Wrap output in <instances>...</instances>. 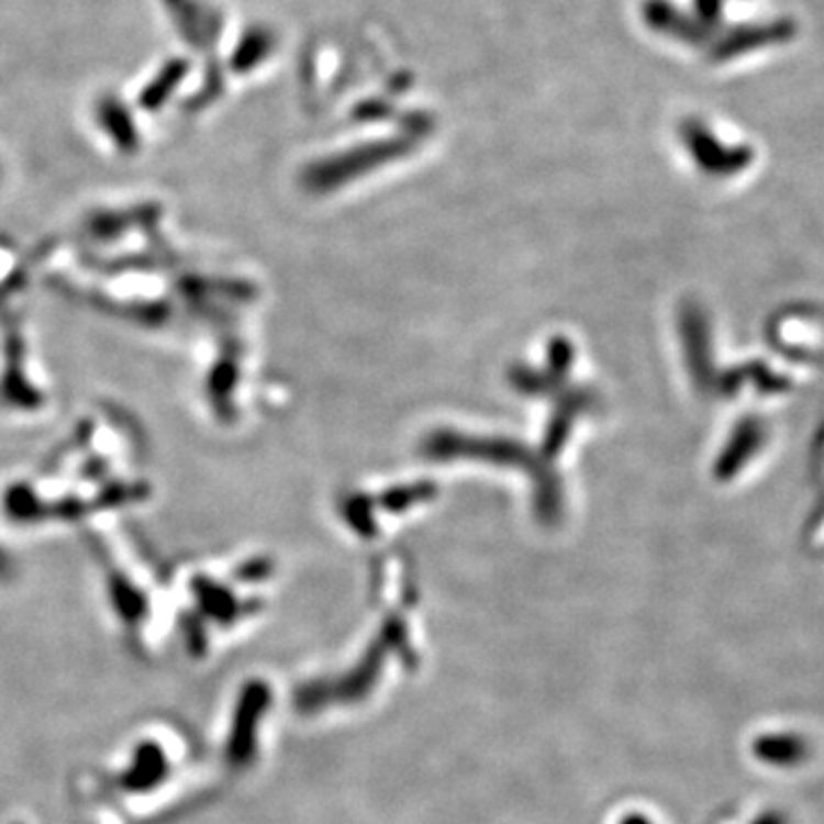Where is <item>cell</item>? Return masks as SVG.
Listing matches in <instances>:
<instances>
[{
    "label": "cell",
    "mask_w": 824,
    "mask_h": 824,
    "mask_svg": "<svg viewBox=\"0 0 824 824\" xmlns=\"http://www.w3.org/2000/svg\"><path fill=\"white\" fill-rule=\"evenodd\" d=\"M797 31H800V25H797V21L790 16L737 25L735 31L726 33L724 37L717 40V44L712 46V58L717 63H724V60L739 58V55H745V53H754V51L769 48V46H781V44L792 42L797 37Z\"/></svg>",
    "instance_id": "cell-2"
},
{
    "label": "cell",
    "mask_w": 824,
    "mask_h": 824,
    "mask_svg": "<svg viewBox=\"0 0 824 824\" xmlns=\"http://www.w3.org/2000/svg\"><path fill=\"white\" fill-rule=\"evenodd\" d=\"M724 12V0H697V21L705 27L720 23Z\"/></svg>",
    "instance_id": "cell-7"
},
{
    "label": "cell",
    "mask_w": 824,
    "mask_h": 824,
    "mask_svg": "<svg viewBox=\"0 0 824 824\" xmlns=\"http://www.w3.org/2000/svg\"><path fill=\"white\" fill-rule=\"evenodd\" d=\"M621 824H650V820L646 815H627L625 820H621Z\"/></svg>",
    "instance_id": "cell-9"
},
{
    "label": "cell",
    "mask_w": 824,
    "mask_h": 824,
    "mask_svg": "<svg viewBox=\"0 0 824 824\" xmlns=\"http://www.w3.org/2000/svg\"><path fill=\"white\" fill-rule=\"evenodd\" d=\"M168 769H170V762L163 747L158 745V742L145 739L135 747L131 765L120 777V786L126 792H149L158 783H163L165 777H168Z\"/></svg>",
    "instance_id": "cell-4"
},
{
    "label": "cell",
    "mask_w": 824,
    "mask_h": 824,
    "mask_svg": "<svg viewBox=\"0 0 824 824\" xmlns=\"http://www.w3.org/2000/svg\"><path fill=\"white\" fill-rule=\"evenodd\" d=\"M809 739L800 733H765L754 739V756L775 767H797L809 758Z\"/></svg>",
    "instance_id": "cell-5"
},
{
    "label": "cell",
    "mask_w": 824,
    "mask_h": 824,
    "mask_svg": "<svg viewBox=\"0 0 824 824\" xmlns=\"http://www.w3.org/2000/svg\"><path fill=\"white\" fill-rule=\"evenodd\" d=\"M270 705V687L264 680H250L243 684L236 699L234 717L230 726V737L225 756L232 767L250 765L257 754V735L264 714Z\"/></svg>",
    "instance_id": "cell-1"
},
{
    "label": "cell",
    "mask_w": 824,
    "mask_h": 824,
    "mask_svg": "<svg viewBox=\"0 0 824 824\" xmlns=\"http://www.w3.org/2000/svg\"><path fill=\"white\" fill-rule=\"evenodd\" d=\"M751 824H788V820H786V815L779 813V811H767V813L758 815Z\"/></svg>",
    "instance_id": "cell-8"
},
{
    "label": "cell",
    "mask_w": 824,
    "mask_h": 824,
    "mask_svg": "<svg viewBox=\"0 0 824 824\" xmlns=\"http://www.w3.org/2000/svg\"><path fill=\"white\" fill-rule=\"evenodd\" d=\"M737 439H739V443L731 445V449L724 456V463L728 465L731 472L739 470V467L745 465V460L749 456H754L762 447V443H765V424L760 420H747L745 424L739 426Z\"/></svg>",
    "instance_id": "cell-6"
},
{
    "label": "cell",
    "mask_w": 824,
    "mask_h": 824,
    "mask_svg": "<svg viewBox=\"0 0 824 824\" xmlns=\"http://www.w3.org/2000/svg\"><path fill=\"white\" fill-rule=\"evenodd\" d=\"M684 143L701 168L717 177H731L747 170L749 163L754 160L751 147L724 145L720 137L701 122H690L684 126Z\"/></svg>",
    "instance_id": "cell-3"
}]
</instances>
